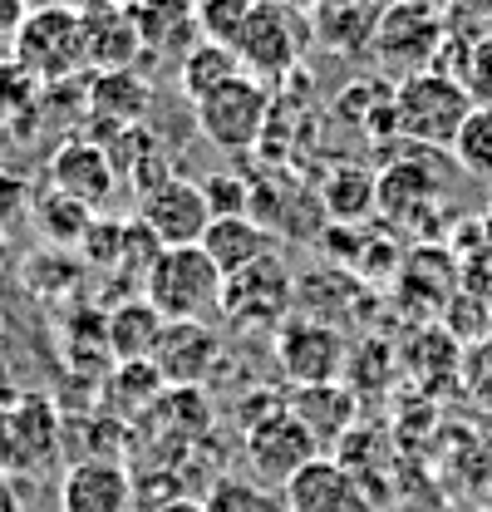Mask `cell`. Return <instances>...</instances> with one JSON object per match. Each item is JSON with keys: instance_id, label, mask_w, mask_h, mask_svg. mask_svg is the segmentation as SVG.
<instances>
[{"instance_id": "30", "label": "cell", "mask_w": 492, "mask_h": 512, "mask_svg": "<svg viewBox=\"0 0 492 512\" xmlns=\"http://www.w3.org/2000/svg\"><path fill=\"white\" fill-rule=\"evenodd\" d=\"M69 10H79V15H104V10H123V5H133V0H64Z\"/></svg>"}, {"instance_id": "35", "label": "cell", "mask_w": 492, "mask_h": 512, "mask_svg": "<svg viewBox=\"0 0 492 512\" xmlns=\"http://www.w3.org/2000/svg\"><path fill=\"white\" fill-rule=\"evenodd\" d=\"M414 5H429V10H448L453 0H414Z\"/></svg>"}, {"instance_id": "1", "label": "cell", "mask_w": 492, "mask_h": 512, "mask_svg": "<svg viewBox=\"0 0 492 512\" xmlns=\"http://www.w3.org/2000/svg\"><path fill=\"white\" fill-rule=\"evenodd\" d=\"M227 276L212 266L202 247H163L143 276V301L163 320H207L222 311Z\"/></svg>"}, {"instance_id": "9", "label": "cell", "mask_w": 492, "mask_h": 512, "mask_svg": "<svg viewBox=\"0 0 492 512\" xmlns=\"http://www.w3.org/2000/svg\"><path fill=\"white\" fill-rule=\"evenodd\" d=\"M148 365L168 389H202V380L222 365V335L212 320H163Z\"/></svg>"}, {"instance_id": "26", "label": "cell", "mask_w": 492, "mask_h": 512, "mask_svg": "<svg viewBox=\"0 0 492 512\" xmlns=\"http://www.w3.org/2000/svg\"><path fill=\"white\" fill-rule=\"evenodd\" d=\"M256 0H192V15H197V35L212 40V45H237V35L246 30Z\"/></svg>"}, {"instance_id": "28", "label": "cell", "mask_w": 492, "mask_h": 512, "mask_svg": "<svg viewBox=\"0 0 492 512\" xmlns=\"http://www.w3.org/2000/svg\"><path fill=\"white\" fill-rule=\"evenodd\" d=\"M458 79L473 94V104H492V30H483L478 40H468L463 64H458Z\"/></svg>"}, {"instance_id": "34", "label": "cell", "mask_w": 492, "mask_h": 512, "mask_svg": "<svg viewBox=\"0 0 492 512\" xmlns=\"http://www.w3.org/2000/svg\"><path fill=\"white\" fill-rule=\"evenodd\" d=\"M5 266H10V237H5V227H0V276H5Z\"/></svg>"}, {"instance_id": "12", "label": "cell", "mask_w": 492, "mask_h": 512, "mask_svg": "<svg viewBox=\"0 0 492 512\" xmlns=\"http://www.w3.org/2000/svg\"><path fill=\"white\" fill-rule=\"evenodd\" d=\"M286 512H374V498L360 488V473L345 458L315 453L306 468L281 488Z\"/></svg>"}, {"instance_id": "32", "label": "cell", "mask_w": 492, "mask_h": 512, "mask_svg": "<svg viewBox=\"0 0 492 512\" xmlns=\"http://www.w3.org/2000/svg\"><path fill=\"white\" fill-rule=\"evenodd\" d=\"M158 512H207V503L202 498H173V503H163Z\"/></svg>"}, {"instance_id": "33", "label": "cell", "mask_w": 492, "mask_h": 512, "mask_svg": "<svg viewBox=\"0 0 492 512\" xmlns=\"http://www.w3.org/2000/svg\"><path fill=\"white\" fill-rule=\"evenodd\" d=\"M286 10H296V15H306V10H320V0H281Z\"/></svg>"}, {"instance_id": "21", "label": "cell", "mask_w": 492, "mask_h": 512, "mask_svg": "<svg viewBox=\"0 0 492 512\" xmlns=\"http://www.w3.org/2000/svg\"><path fill=\"white\" fill-rule=\"evenodd\" d=\"M138 30H143V45L153 40L158 50H192L197 40V15H192V0H133L128 5Z\"/></svg>"}, {"instance_id": "19", "label": "cell", "mask_w": 492, "mask_h": 512, "mask_svg": "<svg viewBox=\"0 0 492 512\" xmlns=\"http://www.w3.org/2000/svg\"><path fill=\"white\" fill-rule=\"evenodd\" d=\"M242 74V60H237V50H227V45H212V40H197L192 50L183 55L178 64V89H183V99L197 109L202 99H212L222 84H232Z\"/></svg>"}, {"instance_id": "5", "label": "cell", "mask_w": 492, "mask_h": 512, "mask_svg": "<svg viewBox=\"0 0 492 512\" xmlns=\"http://www.w3.org/2000/svg\"><path fill=\"white\" fill-rule=\"evenodd\" d=\"M232 50L242 60V74L261 79V84H276V79L296 74L301 50H306V25L281 0H256V10H251V20H246V30L237 35Z\"/></svg>"}, {"instance_id": "13", "label": "cell", "mask_w": 492, "mask_h": 512, "mask_svg": "<svg viewBox=\"0 0 492 512\" xmlns=\"http://www.w3.org/2000/svg\"><path fill=\"white\" fill-rule=\"evenodd\" d=\"M133 498L119 458H74L60 473V512H133Z\"/></svg>"}, {"instance_id": "16", "label": "cell", "mask_w": 492, "mask_h": 512, "mask_svg": "<svg viewBox=\"0 0 492 512\" xmlns=\"http://www.w3.org/2000/svg\"><path fill=\"white\" fill-rule=\"evenodd\" d=\"M50 178H55L60 192H69L74 202H84L94 212L114 192L119 168H114L109 148H99V143H64L60 153H55V163H50Z\"/></svg>"}, {"instance_id": "27", "label": "cell", "mask_w": 492, "mask_h": 512, "mask_svg": "<svg viewBox=\"0 0 492 512\" xmlns=\"http://www.w3.org/2000/svg\"><path fill=\"white\" fill-rule=\"evenodd\" d=\"M202 503L207 512H286V498L261 488L256 478H222V483H212V493Z\"/></svg>"}, {"instance_id": "18", "label": "cell", "mask_w": 492, "mask_h": 512, "mask_svg": "<svg viewBox=\"0 0 492 512\" xmlns=\"http://www.w3.org/2000/svg\"><path fill=\"white\" fill-rule=\"evenodd\" d=\"M158 330H163V316L138 296V301L114 306V316H109V325H104V345H109V355H114L119 365H138V360L153 355Z\"/></svg>"}, {"instance_id": "24", "label": "cell", "mask_w": 492, "mask_h": 512, "mask_svg": "<svg viewBox=\"0 0 492 512\" xmlns=\"http://www.w3.org/2000/svg\"><path fill=\"white\" fill-rule=\"evenodd\" d=\"M433 192H438V183L424 173V163H394L379 178V207H389L394 217H404V212L424 207Z\"/></svg>"}, {"instance_id": "6", "label": "cell", "mask_w": 492, "mask_h": 512, "mask_svg": "<svg viewBox=\"0 0 492 512\" xmlns=\"http://www.w3.org/2000/svg\"><path fill=\"white\" fill-rule=\"evenodd\" d=\"M15 64L35 79H64L84 64V15L69 5H40L15 25Z\"/></svg>"}, {"instance_id": "10", "label": "cell", "mask_w": 492, "mask_h": 512, "mask_svg": "<svg viewBox=\"0 0 492 512\" xmlns=\"http://www.w3.org/2000/svg\"><path fill=\"white\" fill-rule=\"evenodd\" d=\"M291 301H296V281L276 252L237 276H227V286H222V316H232L237 325H276L291 311Z\"/></svg>"}, {"instance_id": "3", "label": "cell", "mask_w": 492, "mask_h": 512, "mask_svg": "<svg viewBox=\"0 0 492 512\" xmlns=\"http://www.w3.org/2000/svg\"><path fill=\"white\" fill-rule=\"evenodd\" d=\"M271 114H276L271 84H261L251 74H237L232 84H222L212 99L197 104V128L222 153H251V148H261V138L271 128Z\"/></svg>"}, {"instance_id": "36", "label": "cell", "mask_w": 492, "mask_h": 512, "mask_svg": "<svg viewBox=\"0 0 492 512\" xmlns=\"http://www.w3.org/2000/svg\"><path fill=\"white\" fill-rule=\"evenodd\" d=\"M468 5H478V10H492V0H468Z\"/></svg>"}, {"instance_id": "15", "label": "cell", "mask_w": 492, "mask_h": 512, "mask_svg": "<svg viewBox=\"0 0 492 512\" xmlns=\"http://www.w3.org/2000/svg\"><path fill=\"white\" fill-rule=\"evenodd\" d=\"M143 30L133 20V10H104V15H84V64L99 74H119L143 60Z\"/></svg>"}, {"instance_id": "4", "label": "cell", "mask_w": 492, "mask_h": 512, "mask_svg": "<svg viewBox=\"0 0 492 512\" xmlns=\"http://www.w3.org/2000/svg\"><path fill=\"white\" fill-rule=\"evenodd\" d=\"M448 40V25H443V10L429 5H414V0H389L369 30V50L389 64L399 79L404 74H419L438 64V50Z\"/></svg>"}, {"instance_id": "29", "label": "cell", "mask_w": 492, "mask_h": 512, "mask_svg": "<svg viewBox=\"0 0 492 512\" xmlns=\"http://www.w3.org/2000/svg\"><path fill=\"white\" fill-rule=\"evenodd\" d=\"M207 207H212V217H246L251 212V188H246L242 178H232V173H212L207 183Z\"/></svg>"}, {"instance_id": "20", "label": "cell", "mask_w": 492, "mask_h": 512, "mask_svg": "<svg viewBox=\"0 0 492 512\" xmlns=\"http://www.w3.org/2000/svg\"><path fill=\"white\" fill-rule=\"evenodd\" d=\"M291 414L315 434V444H330L335 434L350 429L355 399H350V389H340V384H310V389H296V394H291Z\"/></svg>"}, {"instance_id": "25", "label": "cell", "mask_w": 492, "mask_h": 512, "mask_svg": "<svg viewBox=\"0 0 492 512\" xmlns=\"http://www.w3.org/2000/svg\"><path fill=\"white\" fill-rule=\"evenodd\" d=\"M35 222H40V232H45L50 242H84L94 212H89L84 202H74L69 192L55 188V192H45V197L35 202Z\"/></svg>"}, {"instance_id": "8", "label": "cell", "mask_w": 492, "mask_h": 512, "mask_svg": "<svg viewBox=\"0 0 492 512\" xmlns=\"http://www.w3.org/2000/svg\"><path fill=\"white\" fill-rule=\"evenodd\" d=\"M276 365H281V375L296 384V389L340 384L345 365H350V345H345V335L335 325L301 316L276 335Z\"/></svg>"}, {"instance_id": "22", "label": "cell", "mask_w": 492, "mask_h": 512, "mask_svg": "<svg viewBox=\"0 0 492 512\" xmlns=\"http://www.w3.org/2000/svg\"><path fill=\"white\" fill-rule=\"evenodd\" d=\"M320 207L330 212V222H345V227H355L360 217H369L374 207H379V178L365 173V168H335L330 178H325V188H320Z\"/></svg>"}, {"instance_id": "14", "label": "cell", "mask_w": 492, "mask_h": 512, "mask_svg": "<svg viewBox=\"0 0 492 512\" xmlns=\"http://www.w3.org/2000/svg\"><path fill=\"white\" fill-rule=\"evenodd\" d=\"M60 444V419L45 399H20L10 414H0V463L5 468H35Z\"/></svg>"}, {"instance_id": "31", "label": "cell", "mask_w": 492, "mask_h": 512, "mask_svg": "<svg viewBox=\"0 0 492 512\" xmlns=\"http://www.w3.org/2000/svg\"><path fill=\"white\" fill-rule=\"evenodd\" d=\"M25 15H30V10H25V0H0V30H15Z\"/></svg>"}, {"instance_id": "7", "label": "cell", "mask_w": 492, "mask_h": 512, "mask_svg": "<svg viewBox=\"0 0 492 512\" xmlns=\"http://www.w3.org/2000/svg\"><path fill=\"white\" fill-rule=\"evenodd\" d=\"M315 453H320V444H315V434L306 424L291 414V404L266 414V419H256V424H246V463H251L261 488L281 493Z\"/></svg>"}, {"instance_id": "11", "label": "cell", "mask_w": 492, "mask_h": 512, "mask_svg": "<svg viewBox=\"0 0 492 512\" xmlns=\"http://www.w3.org/2000/svg\"><path fill=\"white\" fill-rule=\"evenodd\" d=\"M138 222L163 242V247H197L207 222H212V207H207V192L202 183H187V178H168L153 192H143L138 202Z\"/></svg>"}, {"instance_id": "17", "label": "cell", "mask_w": 492, "mask_h": 512, "mask_svg": "<svg viewBox=\"0 0 492 512\" xmlns=\"http://www.w3.org/2000/svg\"><path fill=\"white\" fill-rule=\"evenodd\" d=\"M197 247L212 256V266L222 276H237V271H246V266H256V261L271 256V227H261L251 212L246 217H212Z\"/></svg>"}, {"instance_id": "2", "label": "cell", "mask_w": 492, "mask_h": 512, "mask_svg": "<svg viewBox=\"0 0 492 512\" xmlns=\"http://www.w3.org/2000/svg\"><path fill=\"white\" fill-rule=\"evenodd\" d=\"M468 114H473V94L463 89V79L443 69H419L394 84V124H399V138L409 143L453 148Z\"/></svg>"}, {"instance_id": "23", "label": "cell", "mask_w": 492, "mask_h": 512, "mask_svg": "<svg viewBox=\"0 0 492 512\" xmlns=\"http://www.w3.org/2000/svg\"><path fill=\"white\" fill-rule=\"evenodd\" d=\"M453 158L463 173L492 183V104H473V114L463 119L458 138H453Z\"/></svg>"}]
</instances>
